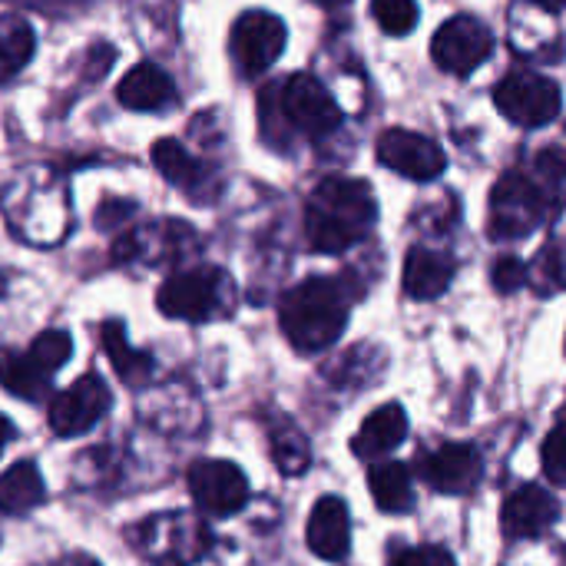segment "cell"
I'll list each match as a JSON object with an SVG mask.
<instances>
[{"label":"cell","mask_w":566,"mask_h":566,"mask_svg":"<svg viewBox=\"0 0 566 566\" xmlns=\"http://www.w3.org/2000/svg\"><path fill=\"white\" fill-rule=\"evenodd\" d=\"M7 292V279H3V272H0V295Z\"/></svg>","instance_id":"40"},{"label":"cell","mask_w":566,"mask_h":566,"mask_svg":"<svg viewBox=\"0 0 566 566\" xmlns=\"http://www.w3.org/2000/svg\"><path fill=\"white\" fill-rule=\"evenodd\" d=\"M405 438H408V415L401 405L391 401L365 418V424L358 428V434L352 441V451L361 461H375V458H385L388 451H395Z\"/></svg>","instance_id":"16"},{"label":"cell","mask_w":566,"mask_h":566,"mask_svg":"<svg viewBox=\"0 0 566 566\" xmlns=\"http://www.w3.org/2000/svg\"><path fill=\"white\" fill-rule=\"evenodd\" d=\"M153 166L179 189H196L206 176V169L189 156V149L179 139H159L153 143Z\"/></svg>","instance_id":"24"},{"label":"cell","mask_w":566,"mask_h":566,"mask_svg":"<svg viewBox=\"0 0 566 566\" xmlns=\"http://www.w3.org/2000/svg\"><path fill=\"white\" fill-rule=\"evenodd\" d=\"M275 96H279L282 119L308 139L332 136L342 126V109H338L335 96L312 73L289 76L282 86H275Z\"/></svg>","instance_id":"5"},{"label":"cell","mask_w":566,"mask_h":566,"mask_svg":"<svg viewBox=\"0 0 566 566\" xmlns=\"http://www.w3.org/2000/svg\"><path fill=\"white\" fill-rule=\"evenodd\" d=\"M527 265L521 262V259H514V255H504L497 265H494V272H491V279H494V289L497 292H504V295H511V292H517L521 285H527Z\"/></svg>","instance_id":"31"},{"label":"cell","mask_w":566,"mask_h":566,"mask_svg":"<svg viewBox=\"0 0 566 566\" xmlns=\"http://www.w3.org/2000/svg\"><path fill=\"white\" fill-rule=\"evenodd\" d=\"M189 491L212 517H232L249 501V481L232 461H196L189 468Z\"/></svg>","instance_id":"11"},{"label":"cell","mask_w":566,"mask_h":566,"mask_svg":"<svg viewBox=\"0 0 566 566\" xmlns=\"http://www.w3.org/2000/svg\"><path fill=\"white\" fill-rule=\"evenodd\" d=\"M378 219V202L368 182L332 176L315 186L305 206V235L315 252L338 255L358 245Z\"/></svg>","instance_id":"1"},{"label":"cell","mask_w":566,"mask_h":566,"mask_svg":"<svg viewBox=\"0 0 566 566\" xmlns=\"http://www.w3.org/2000/svg\"><path fill=\"white\" fill-rule=\"evenodd\" d=\"M133 212H136V206H133L129 199H106V202L99 206V212H96V226H99V229H113V226L126 222Z\"/></svg>","instance_id":"33"},{"label":"cell","mask_w":566,"mask_h":566,"mask_svg":"<svg viewBox=\"0 0 566 566\" xmlns=\"http://www.w3.org/2000/svg\"><path fill=\"white\" fill-rule=\"evenodd\" d=\"M541 458H544L547 478H551L554 484H566V421L551 431V438L544 441Z\"/></svg>","instance_id":"30"},{"label":"cell","mask_w":566,"mask_h":566,"mask_svg":"<svg viewBox=\"0 0 566 566\" xmlns=\"http://www.w3.org/2000/svg\"><path fill=\"white\" fill-rule=\"evenodd\" d=\"M534 282V289L541 295H554L566 289V242H551L537 262H534V275H527Z\"/></svg>","instance_id":"27"},{"label":"cell","mask_w":566,"mask_h":566,"mask_svg":"<svg viewBox=\"0 0 566 566\" xmlns=\"http://www.w3.org/2000/svg\"><path fill=\"white\" fill-rule=\"evenodd\" d=\"M544 199L537 192V186L521 176V172H504L501 182L491 192V219H488V232L494 239H524L531 235L541 222H544Z\"/></svg>","instance_id":"7"},{"label":"cell","mask_w":566,"mask_h":566,"mask_svg":"<svg viewBox=\"0 0 566 566\" xmlns=\"http://www.w3.org/2000/svg\"><path fill=\"white\" fill-rule=\"evenodd\" d=\"M494 103L497 109L517 123V126H547L557 119L560 106H564V96H560V86L551 80V76H541V73H511L497 83L494 90Z\"/></svg>","instance_id":"6"},{"label":"cell","mask_w":566,"mask_h":566,"mask_svg":"<svg viewBox=\"0 0 566 566\" xmlns=\"http://www.w3.org/2000/svg\"><path fill=\"white\" fill-rule=\"evenodd\" d=\"M285 23L275 13L265 10H245L229 33V53L239 66L242 76H259L265 73L285 50Z\"/></svg>","instance_id":"8"},{"label":"cell","mask_w":566,"mask_h":566,"mask_svg":"<svg viewBox=\"0 0 566 566\" xmlns=\"http://www.w3.org/2000/svg\"><path fill=\"white\" fill-rule=\"evenodd\" d=\"M10 438H13V424L0 415V454H3V448L10 444Z\"/></svg>","instance_id":"35"},{"label":"cell","mask_w":566,"mask_h":566,"mask_svg":"<svg viewBox=\"0 0 566 566\" xmlns=\"http://www.w3.org/2000/svg\"><path fill=\"white\" fill-rule=\"evenodd\" d=\"M46 488L33 461H20L0 474V511L3 514H27L43 504Z\"/></svg>","instance_id":"21"},{"label":"cell","mask_w":566,"mask_h":566,"mask_svg":"<svg viewBox=\"0 0 566 566\" xmlns=\"http://www.w3.org/2000/svg\"><path fill=\"white\" fill-rule=\"evenodd\" d=\"M547 209H560L566 202V153L560 146L541 149L534 156V179H531Z\"/></svg>","instance_id":"25"},{"label":"cell","mask_w":566,"mask_h":566,"mask_svg":"<svg viewBox=\"0 0 566 566\" xmlns=\"http://www.w3.org/2000/svg\"><path fill=\"white\" fill-rule=\"evenodd\" d=\"M0 385L23 401H43L50 395L46 371L36 368L30 355H0Z\"/></svg>","instance_id":"23"},{"label":"cell","mask_w":566,"mask_h":566,"mask_svg":"<svg viewBox=\"0 0 566 566\" xmlns=\"http://www.w3.org/2000/svg\"><path fill=\"white\" fill-rule=\"evenodd\" d=\"M378 159H381V166H388L398 176H408L415 182H431L448 166L441 146L411 129H385L378 136Z\"/></svg>","instance_id":"12"},{"label":"cell","mask_w":566,"mask_h":566,"mask_svg":"<svg viewBox=\"0 0 566 566\" xmlns=\"http://www.w3.org/2000/svg\"><path fill=\"white\" fill-rule=\"evenodd\" d=\"M63 566H99V564H96L93 557H83V554H80V557H70Z\"/></svg>","instance_id":"38"},{"label":"cell","mask_w":566,"mask_h":566,"mask_svg":"<svg viewBox=\"0 0 566 566\" xmlns=\"http://www.w3.org/2000/svg\"><path fill=\"white\" fill-rule=\"evenodd\" d=\"M269 444H272V458H275V468L289 478H298L308 471L312 464V448H308V438L295 428V421L289 418H275L272 428H269Z\"/></svg>","instance_id":"22"},{"label":"cell","mask_w":566,"mask_h":566,"mask_svg":"<svg viewBox=\"0 0 566 566\" xmlns=\"http://www.w3.org/2000/svg\"><path fill=\"white\" fill-rule=\"evenodd\" d=\"M99 342H103V352L109 355V365L113 371L126 381V385H146L149 375L156 371V361L153 355L146 352H136L129 342H126V332L119 322H106L103 332H99Z\"/></svg>","instance_id":"20"},{"label":"cell","mask_w":566,"mask_h":566,"mask_svg":"<svg viewBox=\"0 0 566 566\" xmlns=\"http://www.w3.org/2000/svg\"><path fill=\"white\" fill-rule=\"evenodd\" d=\"M33 56V30L20 17H0V80Z\"/></svg>","instance_id":"26"},{"label":"cell","mask_w":566,"mask_h":566,"mask_svg":"<svg viewBox=\"0 0 566 566\" xmlns=\"http://www.w3.org/2000/svg\"><path fill=\"white\" fill-rule=\"evenodd\" d=\"M229 275L222 269H189L163 282L156 305L163 315L179 322H209L229 308Z\"/></svg>","instance_id":"4"},{"label":"cell","mask_w":566,"mask_h":566,"mask_svg":"<svg viewBox=\"0 0 566 566\" xmlns=\"http://www.w3.org/2000/svg\"><path fill=\"white\" fill-rule=\"evenodd\" d=\"M431 53H434V63L441 70L458 73V76H468V73H474L494 53V33L478 17L458 13V17H451L434 33Z\"/></svg>","instance_id":"9"},{"label":"cell","mask_w":566,"mask_h":566,"mask_svg":"<svg viewBox=\"0 0 566 566\" xmlns=\"http://www.w3.org/2000/svg\"><path fill=\"white\" fill-rule=\"evenodd\" d=\"M109 401H113V395H109L106 381L96 371H86L83 378H76L66 391H60L50 401L46 421H50L53 434L76 438V434H86L109 411Z\"/></svg>","instance_id":"10"},{"label":"cell","mask_w":566,"mask_h":566,"mask_svg":"<svg viewBox=\"0 0 566 566\" xmlns=\"http://www.w3.org/2000/svg\"><path fill=\"white\" fill-rule=\"evenodd\" d=\"M395 566H454V557L444 547H408L395 554Z\"/></svg>","instance_id":"32"},{"label":"cell","mask_w":566,"mask_h":566,"mask_svg":"<svg viewBox=\"0 0 566 566\" xmlns=\"http://www.w3.org/2000/svg\"><path fill=\"white\" fill-rule=\"evenodd\" d=\"M454 279V262L434 249H411L405 259V292L418 302H431L448 292Z\"/></svg>","instance_id":"18"},{"label":"cell","mask_w":566,"mask_h":566,"mask_svg":"<svg viewBox=\"0 0 566 566\" xmlns=\"http://www.w3.org/2000/svg\"><path fill=\"white\" fill-rule=\"evenodd\" d=\"M371 13L378 20V27L391 36H405L418 27V3L415 0H375Z\"/></svg>","instance_id":"29"},{"label":"cell","mask_w":566,"mask_h":566,"mask_svg":"<svg viewBox=\"0 0 566 566\" xmlns=\"http://www.w3.org/2000/svg\"><path fill=\"white\" fill-rule=\"evenodd\" d=\"M129 547L153 566H192L212 547V534L202 521L166 511L129 527Z\"/></svg>","instance_id":"3"},{"label":"cell","mask_w":566,"mask_h":566,"mask_svg":"<svg viewBox=\"0 0 566 566\" xmlns=\"http://www.w3.org/2000/svg\"><path fill=\"white\" fill-rule=\"evenodd\" d=\"M560 517L557 497L541 484H524L507 494L501 507V527L511 541H531L547 534Z\"/></svg>","instance_id":"13"},{"label":"cell","mask_w":566,"mask_h":566,"mask_svg":"<svg viewBox=\"0 0 566 566\" xmlns=\"http://www.w3.org/2000/svg\"><path fill=\"white\" fill-rule=\"evenodd\" d=\"M27 3L40 7V10H60L63 3H76V0H27Z\"/></svg>","instance_id":"36"},{"label":"cell","mask_w":566,"mask_h":566,"mask_svg":"<svg viewBox=\"0 0 566 566\" xmlns=\"http://www.w3.org/2000/svg\"><path fill=\"white\" fill-rule=\"evenodd\" d=\"M348 289L342 279H305L285 292L279 305V322L292 348L302 355H318L332 348L348 322Z\"/></svg>","instance_id":"2"},{"label":"cell","mask_w":566,"mask_h":566,"mask_svg":"<svg viewBox=\"0 0 566 566\" xmlns=\"http://www.w3.org/2000/svg\"><path fill=\"white\" fill-rule=\"evenodd\" d=\"M484 461L471 444H444L424 461V481L441 494H468L478 488Z\"/></svg>","instance_id":"14"},{"label":"cell","mask_w":566,"mask_h":566,"mask_svg":"<svg viewBox=\"0 0 566 566\" xmlns=\"http://www.w3.org/2000/svg\"><path fill=\"white\" fill-rule=\"evenodd\" d=\"M113 56H116V50H113L109 43H96V46L90 50V60H86V76H90V80H99V76L109 70Z\"/></svg>","instance_id":"34"},{"label":"cell","mask_w":566,"mask_h":566,"mask_svg":"<svg viewBox=\"0 0 566 566\" xmlns=\"http://www.w3.org/2000/svg\"><path fill=\"white\" fill-rule=\"evenodd\" d=\"M27 355L33 358L36 368H43L46 375H53L60 365L70 361V355H73V338H70L66 332H60V328H50V332H43V335L33 338V345H30Z\"/></svg>","instance_id":"28"},{"label":"cell","mask_w":566,"mask_h":566,"mask_svg":"<svg viewBox=\"0 0 566 566\" xmlns=\"http://www.w3.org/2000/svg\"><path fill=\"white\" fill-rule=\"evenodd\" d=\"M308 547L322 560H342L352 551V517L342 497H322L308 517Z\"/></svg>","instance_id":"15"},{"label":"cell","mask_w":566,"mask_h":566,"mask_svg":"<svg viewBox=\"0 0 566 566\" xmlns=\"http://www.w3.org/2000/svg\"><path fill=\"white\" fill-rule=\"evenodd\" d=\"M368 488L375 504L385 514H408L415 507V488H411V474L405 464L398 461H378L368 471Z\"/></svg>","instance_id":"19"},{"label":"cell","mask_w":566,"mask_h":566,"mask_svg":"<svg viewBox=\"0 0 566 566\" xmlns=\"http://www.w3.org/2000/svg\"><path fill=\"white\" fill-rule=\"evenodd\" d=\"M318 7H328V10H335V7H345L348 0H315Z\"/></svg>","instance_id":"39"},{"label":"cell","mask_w":566,"mask_h":566,"mask_svg":"<svg viewBox=\"0 0 566 566\" xmlns=\"http://www.w3.org/2000/svg\"><path fill=\"white\" fill-rule=\"evenodd\" d=\"M116 96L126 109H163L176 99V86L169 80V73L156 63H136L116 86Z\"/></svg>","instance_id":"17"},{"label":"cell","mask_w":566,"mask_h":566,"mask_svg":"<svg viewBox=\"0 0 566 566\" xmlns=\"http://www.w3.org/2000/svg\"><path fill=\"white\" fill-rule=\"evenodd\" d=\"M531 3H537V7H544V10H551V13H557V10H564L566 0H531Z\"/></svg>","instance_id":"37"}]
</instances>
